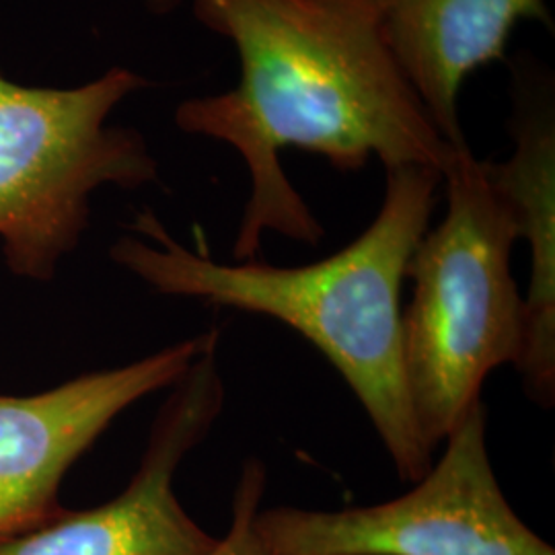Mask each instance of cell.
I'll return each instance as SVG.
<instances>
[{
  "label": "cell",
  "mask_w": 555,
  "mask_h": 555,
  "mask_svg": "<svg viewBox=\"0 0 555 555\" xmlns=\"http://www.w3.org/2000/svg\"><path fill=\"white\" fill-rule=\"evenodd\" d=\"M192 11L237 52L235 87L176 109L181 132L222 142L245 163L249 198L233 243L237 261L256 258L268 233L305 245L325 237L284 171L282 153L291 149L339 171L377 159L387 171L442 173L451 159L456 146L399 68L375 0H192Z\"/></svg>",
  "instance_id": "6da1fadb"
},
{
  "label": "cell",
  "mask_w": 555,
  "mask_h": 555,
  "mask_svg": "<svg viewBox=\"0 0 555 555\" xmlns=\"http://www.w3.org/2000/svg\"><path fill=\"white\" fill-rule=\"evenodd\" d=\"M442 176L430 167L387 171L375 220L352 243L309 266L220 263L173 237L155 212L137 215L112 259L169 297L272 318L307 337L354 391L397 474L416 483L433 467L403 371L401 286L430 229Z\"/></svg>",
  "instance_id": "7a4b0ae2"
},
{
  "label": "cell",
  "mask_w": 555,
  "mask_h": 555,
  "mask_svg": "<svg viewBox=\"0 0 555 555\" xmlns=\"http://www.w3.org/2000/svg\"><path fill=\"white\" fill-rule=\"evenodd\" d=\"M447 212L405 268L414 282L401 311L403 371L417 430L435 453L481 399L490 373L516 366L525 305L511 272L515 215L469 144L442 169Z\"/></svg>",
  "instance_id": "3957f363"
},
{
  "label": "cell",
  "mask_w": 555,
  "mask_h": 555,
  "mask_svg": "<svg viewBox=\"0 0 555 555\" xmlns=\"http://www.w3.org/2000/svg\"><path fill=\"white\" fill-rule=\"evenodd\" d=\"M149 85L126 66L73 89L23 87L0 75V241L15 274L54 276L87 231L95 192L159 179L139 130L109 121Z\"/></svg>",
  "instance_id": "277c9868"
},
{
  "label": "cell",
  "mask_w": 555,
  "mask_h": 555,
  "mask_svg": "<svg viewBox=\"0 0 555 555\" xmlns=\"http://www.w3.org/2000/svg\"><path fill=\"white\" fill-rule=\"evenodd\" d=\"M479 399L444 438L428 474L403 496L344 511L276 506L256 529L272 555H555L504 496Z\"/></svg>",
  "instance_id": "5b68a950"
},
{
  "label": "cell",
  "mask_w": 555,
  "mask_h": 555,
  "mask_svg": "<svg viewBox=\"0 0 555 555\" xmlns=\"http://www.w3.org/2000/svg\"><path fill=\"white\" fill-rule=\"evenodd\" d=\"M219 341H212L171 387L139 472L119 496L91 511H62L34 531L0 539V555L212 554L219 539L185 513L173 477L224 408Z\"/></svg>",
  "instance_id": "8992f818"
},
{
  "label": "cell",
  "mask_w": 555,
  "mask_h": 555,
  "mask_svg": "<svg viewBox=\"0 0 555 555\" xmlns=\"http://www.w3.org/2000/svg\"><path fill=\"white\" fill-rule=\"evenodd\" d=\"M219 339V330H208L38 396H0V539L56 518L60 483L73 463L124 410L173 387Z\"/></svg>",
  "instance_id": "52a82bcc"
},
{
  "label": "cell",
  "mask_w": 555,
  "mask_h": 555,
  "mask_svg": "<svg viewBox=\"0 0 555 555\" xmlns=\"http://www.w3.org/2000/svg\"><path fill=\"white\" fill-rule=\"evenodd\" d=\"M513 153L486 160L488 176L515 215L518 238L529 243L531 284L525 305V341L516 364L527 396L543 408L555 401V93L539 62L513 73Z\"/></svg>",
  "instance_id": "ba28073f"
},
{
  "label": "cell",
  "mask_w": 555,
  "mask_h": 555,
  "mask_svg": "<svg viewBox=\"0 0 555 555\" xmlns=\"http://www.w3.org/2000/svg\"><path fill=\"white\" fill-rule=\"evenodd\" d=\"M399 68L451 146L467 144L459 95L479 68L504 60L525 21L554 31L547 0H375Z\"/></svg>",
  "instance_id": "9c48e42d"
},
{
  "label": "cell",
  "mask_w": 555,
  "mask_h": 555,
  "mask_svg": "<svg viewBox=\"0 0 555 555\" xmlns=\"http://www.w3.org/2000/svg\"><path fill=\"white\" fill-rule=\"evenodd\" d=\"M268 486V472L259 459H247L241 467L233 494V516L227 535L210 555H272L256 529L259 504Z\"/></svg>",
  "instance_id": "30bf717a"
},
{
  "label": "cell",
  "mask_w": 555,
  "mask_h": 555,
  "mask_svg": "<svg viewBox=\"0 0 555 555\" xmlns=\"http://www.w3.org/2000/svg\"><path fill=\"white\" fill-rule=\"evenodd\" d=\"M181 0H144V4L155 13H169L178 7Z\"/></svg>",
  "instance_id": "8fae6325"
}]
</instances>
